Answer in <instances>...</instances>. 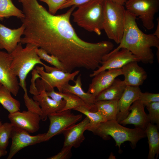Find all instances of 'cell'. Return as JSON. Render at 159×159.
Masks as SVG:
<instances>
[{
    "label": "cell",
    "instance_id": "6da1fadb",
    "mask_svg": "<svg viewBox=\"0 0 159 159\" xmlns=\"http://www.w3.org/2000/svg\"><path fill=\"white\" fill-rule=\"evenodd\" d=\"M75 6L63 14L49 13L37 0H32L24 7V17L21 19L25 26L20 42L31 44L57 57L67 72L77 68L94 70L103 57L112 49L111 42L86 41L77 34L70 18Z\"/></svg>",
    "mask_w": 159,
    "mask_h": 159
},
{
    "label": "cell",
    "instance_id": "7a4b0ae2",
    "mask_svg": "<svg viewBox=\"0 0 159 159\" xmlns=\"http://www.w3.org/2000/svg\"><path fill=\"white\" fill-rule=\"evenodd\" d=\"M136 17L126 9L123 35L118 46L112 52L121 48L130 51L143 63H153L154 55L151 48L159 50V39L153 34L143 33L136 22Z\"/></svg>",
    "mask_w": 159,
    "mask_h": 159
},
{
    "label": "cell",
    "instance_id": "3957f363",
    "mask_svg": "<svg viewBox=\"0 0 159 159\" xmlns=\"http://www.w3.org/2000/svg\"><path fill=\"white\" fill-rule=\"evenodd\" d=\"M37 47L34 45L27 44L24 48L20 42L10 53L12 58L11 69L18 77L19 85L24 92H27L26 80L29 73L37 64H41L43 67L46 65L41 61L36 53Z\"/></svg>",
    "mask_w": 159,
    "mask_h": 159
},
{
    "label": "cell",
    "instance_id": "277c9868",
    "mask_svg": "<svg viewBox=\"0 0 159 159\" xmlns=\"http://www.w3.org/2000/svg\"><path fill=\"white\" fill-rule=\"evenodd\" d=\"M89 131L104 140H108L109 136L111 137L120 151L121 145L124 142H130L132 147L135 148L140 140L146 137L145 131L136 127L133 129L126 127L116 120L102 122Z\"/></svg>",
    "mask_w": 159,
    "mask_h": 159
},
{
    "label": "cell",
    "instance_id": "5b68a950",
    "mask_svg": "<svg viewBox=\"0 0 159 159\" xmlns=\"http://www.w3.org/2000/svg\"><path fill=\"white\" fill-rule=\"evenodd\" d=\"M104 4L103 0H91L78 6L72 14L74 21L89 32L101 35L103 30Z\"/></svg>",
    "mask_w": 159,
    "mask_h": 159
},
{
    "label": "cell",
    "instance_id": "8992f818",
    "mask_svg": "<svg viewBox=\"0 0 159 159\" xmlns=\"http://www.w3.org/2000/svg\"><path fill=\"white\" fill-rule=\"evenodd\" d=\"M126 9L124 5L104 1L102 28L108 38L119 44L122 39Z\"/></svg>",
    "mask_w": 159,
    "mask_h": 159
},
{
    "label": "cell",
    "instance_id": "52a82bcc",
    "mask_svg": "<svg viewBox=\"0 0 159 159\" xmlns=\"http://www.w3.org/2000/svg\"><path fill=\"white\" fill-rule=\"evenodd\" d=\"M35 69L41 76L40 79L38 78L36 81L38 92L43 89L49 92L56 87L59 92H61L63 87L70 81H73L80 72L79 70L71 73L64 72L49 66L45 71L43 66H37Z\"/></svg>",
    "mask_w": 159,
    "mask_h": 159
},
{
    "label": "cell",
    "instance_id": "ba28073f",
    "mask_svg": "<svg viewBox=\"0 0 159 159\" xmlns=\"http://www.w3.org/2000/svg\"><path fill=\"white\" fill-rule=\"evenodd\" d=\"M125 9L138 17L144 27L150 30L154 27V19L159 9V0H127Z\"/></svg>",
    "mask_w": 159,
    "mask_h": 159
},
{
    "label": "cell",
    "instance_id": "9c48e42d",
    "mask_svg": "<svg viewBox=\"0 0 159 159\" xmlns=\"http://www.w3.org/2000/svg\"><path fill=\"white\" fill-rule=\"evenodd\" d=\"M48 117L50 125L46 133L44 142L49 140L55 136L62 134L67 129L80 121L82 114L75 115L71 110H67L49 114Z\"/></svg>",
    "mask_w": 159,
    "mask_h": 159
},
{
    "label": "cell",
    "instance_id": "30bf717a",
    "mask_svg": "<svg viewBox=\"0 0 159 159\" xmlns=\"http://www.w3.org/2000/svg\"><path fill=\"white\" fill-rule=\"evenodd\" d=\"M133 61L138 62L140 60L126 49L123 48L115 52H110L103 57L100 63L101 65L93 71L90 77H93L103 71L121 68L127 64Z\"/></svg>",
    "mask_w": 159,
    "mask_h": 159
},
{
    "label": "cell",
    "instance_id": "8fae6325",
    "mask_svg": "<svg viewBox=\"0 0 159 159\" xmlns=\"http://www.w3.org/2000/svg\"><path fill=\"white\" fill-rule=\"evenodd\" d=\"M46 133L32 136L26 131L13 126L11 144L7 159H11L23 148L44 142Z\"/></svg>",
    "mask_w": 159,
    "mask_h": 159
},
{
    "label": "cell",
    "instance_id": "7c38bea8",
    "mask_svg": "<svg viewBox=\"0 0 159 159\" xmlns=\"http://www.w3.org/2000/svg\"><path fill=\"white\" fill-rule=\"evenodd\" d=\"M12 60L10 53L0 51V83L16 96L18 93L20 86L17 77L11 69Z\"/></svg>",
    "mask_w": 159,
    "mask_h": 159
},
{
    "label": "cell",
    "instance_id": "4fadbf2b",
    "mask_svg": "<svg viewBox=\"0 0 159 159\" xmlns=\"http://www.w3.org/2000/svg\"><path fill=\"white\" fill-rule=\"evenodd\" d=\"M8 119L14 126L23 130L27 132L34 133L40 128L41 120L38 114L29 111H17L9 113Z\"/></svg>",
    "mask_w": 159,
    "mask_h": 159
},
{
    "label": "cell",
    "instance_id": "5bb4252c",
    "mask_svg": "<svg viewBox=\"0 0 159 159\" xmlns=\"http://www.w3.org/2000/svg\"><path fill=\"white\" fill-rule=\"evenodd\" d=\"M122 75L121 68L101 71L94 76L89 86L87 92L95 97L109 86L119 76Z\"/></svg>",
    "mask_w": 159,
    "mask_h": 159
},
{
    "label": "cell",
    "instance_id": "9a60e30c",
    "mask_svg": "<svg viewBox=\"0 0 159 159\" xmlns=\"http://www.w3.org/2000/svg\"><path fill=\"white\" fill-rule=\"evenodd\" d=\"M145 105L139 100L134 102L129 108L130 112L127 116L121 121L120 124L123 125L132 124L136 127L145 131L150 122L148 115L144 110Z\"/></svg>",
    "mask_w": 159,
    "mask_h": 159
},
{
    "label": "cell",
    "instance_id": "2e32d148",
    "mask_svg": "<svg viewBox=\"0 0 159 159\" xmlns=\"http://www.w3.org/2000/svg\"><path fill=\"white\" fill-rule=\"evenodd\" d=\"M25 28L23 24L17 29H11L0 23V49L11 53L20 42Z\"/></svg>",
    "mask_w": 159,
    "mask_h": 159
},
{
    "label": "cell",
    "instance_id": "e0dca14e",
    "mask_svg": "<svg viewBox=\"0 0 159 159\" xmlns=\"http://www.w3.org/2000/svg\"><path fill=\"white\" fill-rule=\"evenodd\" d=\"M88 118L86 117L80 122L75 124L65 131L63 147L70 146L76 148L79 147L85 139V131L87 130L90 123Z\"/></svg>",
    "mask_w": 159,
    "mask_h": 159
},
{
    "label": "cell",
    "instance_id": "ac0fdd59",
    "mask_svg": "<svg viewBox=\"0 0 159 159\" xmlns=\"http://www.w3.org/2000/svg\"><path fill=\"white\" fill-rule=\"evenodd\" d=\"M137 62L128 63L122 68L123 80L126 85L139 87L146 80L147 74L145 69L138 64Z\"/></svg>",
    "mask_w": 159,
    "mask_h": 159
},
{
    "label": "cell",
    "instance_id": "d6986e66",
    "mask_svg": "<svg viewBox=\"0 0 159 159\" xmlns=\"http://www.w3.org/2000/svg\"><path fill=\"white\" fill-rule=\"evenodd\" d=\"M141 92L139 87L126 86L121 97L118 100L119 112L116 119L118 122L128 115L130 113V107L134 102L138 100Z\"/></svg>",
    "mask_w": 159,
    "mask_h": 159
},
{
    "label": "cell",
    "instance_id": "ffe728a7",
    "mask_svg": "<svg viewBox=\"0 0 159 159\" xmlns=\"http://www.w3.org/2000/svg\"><path fill=\"white\" fill-rule=\"evenodd\" d=\"M39 94L34 95L33 99L39 103L42 111L41 120L46 121L49 114L61 111L64 107L65 102L63 100L60 102L54 100L47 95L44 90L39 91Z\"/></svg>",
    "mask_w": 159,
    "mask_h": 159
},
{
    "label": "cell",
    "instance_id": "44dd1931",
    "mask_svg": "<svg viewBox=\"0 0 159 159\" xmlns=\"http://www.w3.org/2000/svg\"><path fill=\"white\" fill-rule=\"evenodd\" d=\"M73 81L75 83L74 85H71L69 83L65 85L63 87L61 92H67L76 95L85 102L92 111H96L94 104L95 97L92 94L85 92L82 88L81 74H79L76 79Z\"/></svg>",
    "mask_w": 159,
    "mask_h": 159
},
{
    "label": "cell",
    "instance_id": "7402d4cb",
    "mask_svg": "<svg viewBox=\"0 0 159 159\" xmlns=\"http://www.w3.org/2000/svg\"><path fill=\"white\" fill-rule=\"evenodd\" d=\"M126 86L123 80L116 78L109 86L95 97V101L118 100L121 97Z\"/></svg>",
    "mask_w": 159,
    "mask_h": 159
},
{
    "label": "cell",
    "instance_id": "603a6c76",
    "mask_svg": "<svg viewBox=\"0 0 159 159\" xmlns=\"http://www.w3.org/2000/svg\"><path fill=\"white\" fill-rule=\"evenodd\" d=\"M94 104L97 111L100 113L106 121L116 120L119 112L118 100L96 101Z\"/></svg>",
    "mask_w": 159,
    "mask_h": 159
},
{
    "label": "cell",
    "instance_id": "cb8c5ba5",
    "mask_svg": "<svg viewBox=\"0 0 159 159\" xmlns=\"http://www.w3.org/2000/svg\"><path fill=\"white\" fill-rule=\"evenodd\" d=\"M145 131L148 140L149 152L148 159H154L155 155L158 157L159 153V134L156 125L149 122Z\"/></svg>",
    "mask_w": 159,
    "mask_h": 159
},
{
    "label": "cell",
    "instance_id": "d4e9b609",
    "mask_svg": "<svg viewBox=\"0 0 159 159\" xmlns=\"http://www.w3.org/2000/svg\"><path fill=\"white\" fill-rule=\"evenodd\" d=\"M10 91L4 86L0 87V103L9 113L19 111L20 110V103L14 98Z\"/></svg>",
    "mask_w": 159,
    "mask_h": 159
},
{
    "label": "cell",
    "instance_id": "484cf974",
    "mask_svg": "<svg viewBox=\"0 0 159 159\" xmlns=\"http://www.w3.org/2000/svg\"><path fill=\"white\" fill-rule=\"evenodd\" d=\"M13 16L21 19L25 16L22 11L16 7L11 0H0V21Z\"/></svg>",
    "mask_w": 159,
    "mask_h": 159
},
{
    "label": "cell",
    "instance_id": "4316f807",
    "mask_svg": "<svg viewBox=\"0 0 159 159\" xmlns=\"http://www.w3.org/2000/svg\"><path fill=\"white\" fill-rule=\"evenodd\" d=\"M73 110L82 113L88 118L90 121L87 130L88 131L100 123L106 121L99 112L92 111L85 106L79 107L74 108Z\"/></svg>",
    "mask_w": 159,
    "mask_h": 159
},
{
    "label": "cell",
    "instance_id": "83f0119b",
    "mask_svg": "<svg viewBox=\"0 0 159 159\" xmlns=\"http://www.w3.org/2000/svg\"><path fill=\"white\" fill-rule=\"evenodd\" d=\"M60 92L62 99L65 102V106L61 111L73 110L76 107L82 106H85L91 111L88 105L78 96L70 93L65 92Z\"/></svg>",
    "mask_w": 159,
    "mask_h": 159
},
{
    "label": "cell",
    "instance_id": "f1b7e54d",
    "mask_svg": "<svg viewBox=\"0 0 159 159\" xmlns=\"http://www.w3.org/2000/svg\"><path fill=\"white\" fill-rule=\"evenodd\" d=\"M36 52L41 59L44 60L59 69L67 72L63 65L57 57L49 54L45 50L41 48L37 47Z\"/></svg>",
    "mask_w": 159,
    "mask_h": 159
},
{
    "label": "cell",
    "instance_id": "f546056e",
    "mask_svg": "<svg viewBox=\"0 0 159 159\" xmlns=\"http://www.w3.org/2000/svg\"><path fill=\"white\" fill-rule=\"evenodd\" d=\"M13 125L10 122H6L0 127V149L6 150L11 138Z\"/></svg>",
    "mask_w": 159,
    "mask_h": 159
},
{
    "label": "cell",
    "instance_id": "4dcf8cb0",
    "mask_svg": "<svg viewBox=\"0 0 159 159\" xmlns=\"http://www.w3.org/2000/svg\"><path fill=\"white\" fill-rule=\"evenodd\" d=\"M149 112L148 115L150 122L156 123L159 127V102H153L146 104L145 105Z\"/></svg>",
    "mask_w": 159,
    "mask_h": 159
},
{
    "label": "cell",
    "instance_id": "1f68e13d",
    "mask_svg": "<svg viewBox=\"0 0 159 159\" xmlns=\"http://www.w3.org/2000/svg\"><path fill=\"white\" fill-rule=\"evenodd\" d=\"M23 98L27 110L36 113L41 116L42 114V111L39 102L29 97L27 92H24Z\"/></svg>",
    "mask_w": 159,
    "mask_h": 159
},
{
    "label": "cell",
    "instance_id": "d6a6232c",
    "mask_svg": "<svg viewBox=\"0 0 159 159\" xmlns=\"http://www.w3.org/2000/svg\"><path fill=\"white\" fill-rule=\"evenodd\" d=\"M46 4L48 7L49 12L55 15L57 11L60 9L62 5L67 0H39Z\"/></svg>",
    "mask_w": 159,
    "mask_h": 159
},
{
    "label": "cell",
    "instance_id": "836d02e7",
    "mask_svg": "<svg viewBox=\"0 0 159 159\" xmlns=\"http://www.w3.org/2000/svg\"><path fill=\"white\" fill-rule=\"evenodd\" d=\"M138 100L144 105L148 103L159 102V94L149 92L143 93L141 92L139 96Z\"/></svg>",
    "mask_w": 159,
    "mask_h": 159
},
{
    "label": "cell",
    "instance_id": "e575fe53",
    "mask_svg": "<svg viewBox=\"0 0 159 159\" xmlns=\"http://www.w3.org/2000/svg\"><path fill=\"white\" fill-rule=\"evenodd\" d=\"M70 146L63 147L61 150L56 155L49 157L48 159H67L72 156L71 149Z\"/></svg>",
    "mask_w": 159,
    "mask_h": 159
},
{
    "label": "cell",
    "instance_id": "d590c367",
    "mask_svg": "<svg viewBox=\"0 0 159 159\" xmlns=\"http://www.w3.org/2000/svg\"><path fill=\"white\" fill-rule=\"evenodd\" d=\"M32 74L31 84L30 86L29 92L31 94L34 95H37L39 94V92L36 86L35 82L37 79L40 78L41 76L35 69H33L32 70Z\"/></svg>",
    "mask_w": 159,
    "mask_h": 159
},
{
    "label": "cell",
    "instance_id": "8d00e7d4",
    "mask_svg": "<svg viewBox=\"0 0 159 159\" xmlns=\"http://www.w3.org/2000/svg\"><path fill=\"white\" fill-rule=\"evenodd\" d=\"M90 0H67L61 6L60 9L67 8L72 6H75L77 7Z\"/></svg>",
    "mask_w": 159,
    "mask_h": 159
},
{
    "label": "cell",
    "instance_id": "74e56055",
    "mask_svg": "<svg viewBox=\"0 0 159 159\" xmlns=\"http://www.w3.org/2000/svg\"><path fill=\"white\" fill-rule=\"evenodd\" d=\"M46 92L48 95L55 101L60 102L63 100L61 92L59 91H55L54 90Z\"/></svg>",
    "mask_w": 159,
    "mask_h": 159
},
{
    "label": "cell",
    "instance_id": "f35d334b",
    "mask_svg": "<svg viewBox=\"0 0 159 159\" xmlns=\"http://www.w3.org/2000/svg\"><path fill=\"white\" fill-rule=\"evenodd\" d=\"M153 34L154 36L159 39V19L158 17L157 18V25L156 30Z\"/></svg>",
    "mask_w": 159,
    "mask_h": 159
},
{
    "label": "cell",
    "instance_id": "ab89813d",
    "mask_svg": "<svg viewBox=\"0 0 159 159\" xmlns=\"http://www.w3.org/2000/svg\"><path fill=\"white\" fill-rule=\"evenodd\" d=\"M110 0L114 2L117 4L124 5L125 2L127 0Z\"/></svg>",
    "mask_w": 159,
    "mask_h": 159
},
{
    "label": "cell",
    "instance_id": "60d3db41",
    "mask_svg": "<svg viewBox=\"0 0 159 159\" xmlns=\"http://www.w3.org/2000/svg\"><path fill=\"white\" fill-rule=\"evenodd\" d=\"M7 153L6 150H3L0 149V158L6 155Z\"/></svg>",
    "mask_w": 159,
    "mask_h": 159
},
{
    "label": "cell",
    "instance_id": "b9f144b4",
    "mask_svg": "<svg viewBox=\"0 0 159 159\" xmlns=\"http://www.w3.org/2000/svg\"><path fill=\"white\" fill-rule=\"evenodd\" d=\"M2 124L1 122L0 121V127H1V126L2 125Z\"/></svg>",
    "mask_w": 159,
    "mask_h": 159
},
{
    "label": "cell",
    "instance_id": "7bdbcfd3",
    "mask_svg": "<svg viewBox=\"0 0 159 159\" xmlns=\"http://www.w3.org/2000/svg\"><path fill=\"white\" fill-rule=\"evenodd\" d=\"M2 85L0 83V87Z\"/></svg>",
    "mask_w": 159,
    "mask_h": 159
}]
</instances>
